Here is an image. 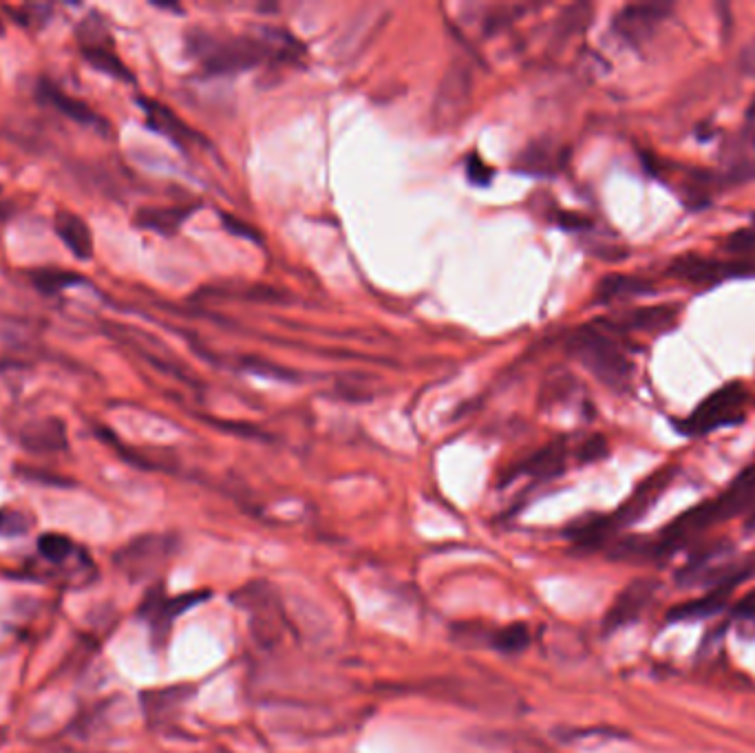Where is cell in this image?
<instances>
[{
	"label": "cell",
	"mask_w": 755,
	"mask_h": 753,
	"mask_svg": "<svg viewBox=\"0 0 755 753\" xmlns=\"http://www.w3.org/2000/svg\"><path fill=\"white\" fill-rule=\"evenodd\" d=\"M36 572L58 586L82 588L95 577L91 555L67 535L47 533L38 539Z\"/></svg>",
	"instance_id": "6da1fadb"
},
{
	"label": "cell",
	"mask_w": 755,
	"mask_h": 753,
	"mask_svg": "<svg viewBox=\"0 0 755 753\" xmlns=\"http://www.w3.org/2000/svg\"><path fill=\"white\" fill-rule=\"evenodd\" d=\"M570 349L603 385L612 389H625L630 385L632 363L612 336L597 327H583L572 336Z\"/></svg>",
	"instance_id": "7a4b0ae2"
},
{
	"label": "cell",
	"mask_w": 755,
	"mask_h": 753,
	"mask_svg": "<svg viewBox=\"0 0 755 753\" xmlns=\"http://www.w3.org/2000/svg\"><path fill=\"white\" fill-rule=\"evenodd\" d=\"M747 389L742 383H729L709 394L685 420H674L683 436H707L722 427H738L747 418Z\"/></svg>",
	"instance_id": "3957f363"
},
{
	"label": "cell",
	"mask_w": 755,
	"mask_h": 753,
	"mask_svg": "<svg viewBox=\"0 0 755 753\" xmlns=\"http://www.w3.org/2000/svg\"><path fill=\"white\" fill-rule=\"evenodd\" d=\"M190 51L201 60L208 73H239L259 65L268 56V47L261 40L237 38L219 42L208 34L190 36Z\"/></svg>",
	"instance_id": "277c9868"
},
{
	"label": "cell",
	"mask_w": 755,
	"mask_h": 753,
	"mask_svg": "<svg viewBox=\"0 0 755 753\" xmlns=\"http://www.w3.org/2000/svg\"><path fill=\"white\" fill-rule=\"evenodd\" d=\"M475 78L473 69L466 60L455 58L435 93L433 100V122L440 129H455L469 113V106L473 100Z\"/></svg>",
	"instance_id": "5b68a950"
},
{
	"label": "cell",
	"mask_w": 755,
	"mask_h": 753,
	"mask_svg": "<svg viewBox=\"0 0 755 753\" xmlns=\"http://www.w3.org/2000/svg\"><path fill=\"white\" fill-rule=\"evenodd\" d=\"M175 542L164 535H146L137 537L135 542L124 546L118 555H115V564L129 575L133 581H140L151 577L153 572L162 568L166 561L173 555Z\"/></svg>",
	"instance_id": "8992f818"
},
{
	"label": "cell",
	"mask_w": 755,
	"mask_h": 753,
	"mask_svg": "<svg viewBox=\"0 0 755 753\" xmlns=\"http://www.w3.org/2000/svg\"><path fill=\"white\" fill-rule=\"evenodd\" d=\"M669 274L678 279H685L689 283H718L725 279L733 277H751L755 268L751 263H720V261H711V259H700V257H680L672 265H669Z\"/></svg>",
	"instance_id": "52a82bcc"
},
{
	"label": "cell",
	"mask_w": 755,
	"mask_h": 753,
	"mask_svg": "<svg viewBox=\"0 0 755 753\" xmlns=\"http://www.w3.org/2000/svg\"><path fill=\"white\" fill-rule=\"evenodd\" d=\"M674 473H676V469H672V466H665V469L647 477L643 484H638V489L632 493L630 500H627L614 515L605 517V519H608L610 533L634 524L638 517L645 515L647 508H650L658 500V497H661V493L667 489L669 482L674 480Z\"/></svg>",
	"instance_id": "ba28073f"
},
{
	"label": "cell",
	"mask_w": 755,
	"mask_h": 753,
	"mask_svg": "<svg viewBox=\"0 0 755 753\" xmlns=\"http://www.w3.org/2000/svg\"><path fill=\"white\" fill-rule=\"evenodd\" d=\"M201 599H204V595L166 597L162 590L148 592L144 603H142V608H140V617L148 625H151L155 643H164L173 621L179 617V614L186 612L190 606H193V603H197Z\"/></svg>",
	"instance_id": "9c48e42d"
},
{
	"label": "cell",
	"mask_w": 755,
	"mask_h": 753,
	"mask_svg": "<svg viewBox=\"0 0 755 753\" xmlns=\"http://www.w3.org/2000/svg\"><path fill=\"white\" fill-rule=\"evenodd\" d=\"M656 581L652 579H636L632 581L630 586H627L619 597H616V601L612 603V608L608 610V614H605V630H619L623 628V625L636 621L641 614L645 612V608L650 606V601L654 599V592H656Z\"/></svg>",
	"instance_id": "30bf717a"
},
{
	"label": "cell",
	"mask_w": 755,
	"mask_h": 753,
	"mask_svg": "<svg viewBox=\"0 0 755 753\" xmlns=\"http://www.w3.org/2000/svg\"><path fill=\"white\" fill-rule=\"evenodd\" d=\"M669 7L667 5H656V3H645V5H627L621 9L619 14L614 18V29L625 42L630 45H641L643 40L652 36L654 27L661 23V20L667 16Z\"/></svg>",
	"instance_id": "8fae6325"
},
{
	"label": "cell",
	"mask_w": 755,
	"mask_h": 753,
	"mask_svg": "<svg viewBox=\"0 0 755 753\" xmlns=\"http://www.w3.org/2000/svg\"><path fill=\"white\" fill-rule=\"evenodd\" d=\"M20 447L29 453H56L67 449V427L60 418H40L20 431Z\"/></svg>",
	"instance_id": "7c38bea8"
},
{
	"label": "cell",
	"mask_w": 755,
	"mask_h": 753,
	"mask_svg": "<svg viewBox=\"0 0 755 753\" xmlns=\"http://www.w3.org/2000/svg\"><path fill=\"white\" fill-rule=\"evenodd\" d=\"M38 95L42 102H47L53 109L60 111L62 115H67L69 120L84 124V126H95V129L104 131L106 122L95 113L87 102L76 100L73 95H67L65 91H60L58 84H53L51 80H40L38 82Z\"/></svg>",
	"instance_id": "4fadbf2b"
},
{
	"label": "cell",
	"mask_w": 755,
	"mask_h": 753,
	"mask_svg": "<svg viewBox=\"0 0 755 753\" xmlns=\"http://www.w3.org/2000/svg\"><path fill=\"white\" fill-rule=\"evenodd\" d=\"M755 504V466H749L744 469L736 480H733L725 493H720L714 506L720 522H727V519L736 517Z\"/></svg>",
	"instance_id": "5bb4252c"
},
{
	"label": "cell",
	"mask_w": 755,
	"mask_h": 753,
	"mask_svg": "<svg viewBox=\"0 0 755 753\" xmlns=\"http://www.w3.org/2000/svg\"><path fill=\"white\" fill-rule=\"evenodd\" d=\"M53 228H56V235L69 248L73 257L80 261H89L93 257L91 228L76 212L60 210L56 219H53Z\"/></svg>",
	"instance_id": "9a60e30c"
},
{
	"label": "cell",
	"mask_w": 755,
	"mask_h": 753,
	"mask_svg": "<svg viewBox=\"0 0 755 753\" xmlns=\"http://www.w3.org/2000/svg\"><path fill=\"white\" fill-rule=\"evenodd\" d=\"M733 588L731 586H716L711 588L705 597H698L694 601L680 603V606L672 608L667 614L669 621H691V619H705L711 617V614L720 612L725 608L727 599L731 597Z\"/></svg>",
	"instance_id": "2e32d148"
},
{
	"label": "cell",
	"mask_w": 755,
	"mask_h": 753,
	"mask_svg": "<svg viewBox=\"0 0 755 753\" xmlns=\"http://www.w3.org/2000/svg\"><path fill=\"white\" fill-rule=\"evenodd\" d=\"M563 469H566V444L559 440L537 451L533 458L521 466V473L530 475L537 482H544L561 475Z\"/></svg>",
	"instance_id": "e0dca14e"
},
{
	"label": "cell",
	"mask_w": 755,
	"mask_h": 753,
	"mask_svg": "<svg viewBox=\"0 0 755 753\" xmlns=\"http://www.w3.org/2000/svg\"><path fill=\"white\" fill-rule=\"evenodd\" d=\"M142 109L146 111V118H148V124L153 126L155 131L164 133L166 137H170L175 144H184L188 140H193L195 133L188 129V126L177 118V115L173 111H168L164 104H157L153 100H140Z\"/></svg>",
	"instance_id": "ac0fdd59"
},
{
	"label": "cell",
	"mask_w": 755,
	"mask_h": 753,
	"mask_svg": "<svg viewBox=\"0 0 755 753\" xmlns=\"http://www.w3.org/2000/svg\"><path fill=\"white\" fill-rule=\"evenodd\" d=\"M188 215H190L188 208H144L137 212L135 224L144 230L157 232V235L170 237L182 228Z\"/></svg>",
	"instance_id": "d6986e66"
},
{
	"label": "cell",
	"mask_w": 755,
	"mask_h": 753,
	"mask_svg": "<svg viewBox=\"0 0 755 753\" xmlns=\"http://www.w3.org/2000/svg\"><path fill=\"white\" fill-rule=\"evenodd\" d=\"M676 321V307L667 305H654V307H641V310L627 314L621 325L627 330H643V332H658L665 330Z\"/></svg>",
	"instance_id": "ffe728a7"
},
{
	"label": "cell",
	"mask_w": 755,
	"mask_h": 753,
	"mask_svg": "<svg viewBox=\"0 0 755 753\" xmlns=\"http://www.w3.org/2000/svg\"><path fill=\"white\" fill-rule=\"evenodd\" d=\"M82 58L89 62L93 69H98L100 73H106L115 80H124V82H133V73L129 67L115 56L113 45H91V47H82Z\"/></svg>",
	"instance_id": "44dd1931"
},
{
	"label": "cell",
	"mask_w": 755,
	"mask_h": 753,
	"mask_svg": "<svg viewBox=\"0 0 755 753\" xmlns=\"http://www.w3.org/2000/svg\"><path fill=\"white\" fill-rule=\"evenodd\" d=\"M654 288L650 281L645 279H636V277H625V274H610L605 277L599 288H597V299L601 303H610L614 299H621V296H638V294H650Z\"/></svg>",
	"instance_id": "7402d4cb"
},
{
	"label": "cell",
	"mask_w": 755,
	"mask_h": 753,
	"mask_svg": "<svg viewBox=\"0 0 755 753\" xmlns=\"http://www.w3.org/2000/svg\"><path fill=\"white\" fill-rule=\"evenodd\" d=\"M31 283H34V288L40 290L42 294H58L62 290L73 288V285L87 283V279H84L82 274L71 272V270L40 268L31 272Z\"/></svg>",
	"instance_id": "603a6c76"
},
{
	"label": "cell",
	"mask_w": 755,
	"mask_h": 753,
	"mask_svg": "<svg viewBox=\"0 0 755 753\" xmlns=\"http://www.w3.org/2000/svg\"><path fill=\"white\" fill-rule=\"evenodd\" d=\"M378 18L382 16H371V18H365V16H358L352 25H349V29L345 31L343 36H340L338 45L334 47L336 56H354V53L358 49L365 47V42L371 38V34H374L376 27H378Z\"/></svg>",
	"instance_id": "cb8c5ba5"
},
{
	"label": "cell",
	"mask_w": 755,
	"mask_h": 753,
	"mask_svg": "<svg viewBox=\"0 0 755 753\" xmlns=\"http://www.w3.org/2000/svg\"><path fill=\"white\" fill-rule=\"evenodd\" d=\"M528 643H530V632H528V625L524 623H513V625H508V628H502L491 634V645L504 654L524 652L528 648Z\"/></svg>",
	"instance_id": "d4e9b609"
},
{
	"label": "cell",
	"mask_w": 755,
	"mask_h": 753,
	"mask_svg": "<svg viewBox=\"0 0 755 753\" xmlns=\"http://www.w3.org/2000/svg\"><path fill=\"white\" fill-rule=\"evenodd\" d=\"M31 526H34V519L27 515L25 511H18V508H0V537H23L27 535Z\"/></svg>",
	"instance_id": "484cf974"
},
{
	"label": "cell",
	"mask_w": 755,
	"mask_h": 753,
	"mask_svg": "<svg viewBox=\"0 0 755 753\" xmlns=\"http://www.w3.org/2000/svg\"><path fill=\"white\" fill-rule=\"evenodd\" d=\"M725 248L729 252H749L755 250V228H742L727 237Z\"/></svg>",
	"instance_id": "4316f807"
},
{
	"label": "cell",
	"mask_w": 755,
	"mask_h": 753,
	"mask_svg": "<svg viewBox=\"0 0 755 753\" xmlns=\"http://www.w3.org/2000/svg\"><path fill=\"white\" fill-rule=\"evenodd\" d=\"M466 175H469L473 184L484 186V184H491L493 171H491V166L484 164V159H480L477 155H471L469 159H466Z\"/></svg>",
	"instance_id": "83f0119b"
},
{
	"label": "cell",
	"mask_w": 755,
	"mask_h": 753,
	"mask_svg": "<svg viewBox=\"0 0 755 753\" xmlns=\"http://www.w3.org/2000/svg\"><path fill=\"white\" fill-rule=\"evenodd\" d=\"M608 453V442H605L603 436H592L586 444H583L579 451L581 462H597L603 455Z\"/></svg>",
	"instance_id": "f1b7e54d"
},
{
	"label": "cell",
	"mask_w": 755,
	"mask_h": 753,
	"mask_svg": "<svg viewBox=\"0 0 755 753\" xmlns=\"http://www.w3.org/2000/svg\"><path fill=\"white\" fill-rule=\"evenodd\" d=\"M221 219H223V226H226L228 232H232V235H237V237H241V239H250V241H257V239H259L257 230H254V228L248 226V224H243L241 219L230 217V215H226V212H223Z\"/></svg>",
	"instance_id": "f546056e"
},
{
	"label": "cell",
	"mask_w": 755,
	"mask_h": 753,
	"mask_svg": "<svg viewBox=\"0 0 755 753\" xmlns=\"http://www.w3.org/2000/svg\"><path fill=\"white\" fill-rule=\"evenodd\" d=\"M559 224L566 230H583V228H590L592 221L586 217L572 215V212H563V215L559 217Z\"/></svg>",
	"instance_id": "4dcf8cb0"
},
{
	"label": "cell",
	"mask_w": 755,
	"mask_h": 753,
	"mask_svg": "<svg viewBox=\"0 0 755 753\" xmlns=\"http://www.w3.org/2000/svg\"><path fill=\"white\" fill-rule=\"evenodd\" d=\"M747 528H749V530H755V504L751 506V513H749V517H747Z\"/></svg>",
	"instance_id": "1f68e13d"
},
{
	"label": "cell",
	"mask_w": 755,
	"mask_h": 753,
	"mask_svg": "<svg viewBox=\"0 0 755 753\" xmlns=\"http://www.w3.org/2000/svg\"><path fill=\"white\" fill-rule=\"evenodd\" d=\"M5 34V27H3V23H0V36H3Z\"/></svg>",
	"instance_id": "d6a6232c"
}]
</instances>
